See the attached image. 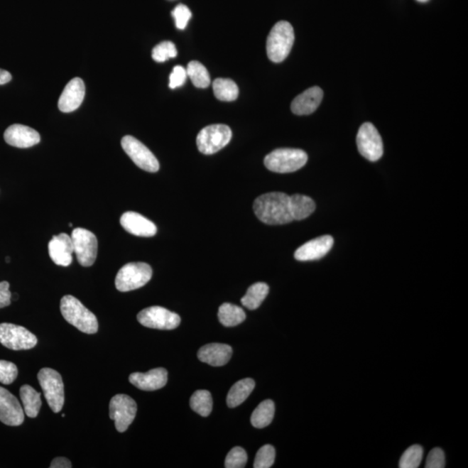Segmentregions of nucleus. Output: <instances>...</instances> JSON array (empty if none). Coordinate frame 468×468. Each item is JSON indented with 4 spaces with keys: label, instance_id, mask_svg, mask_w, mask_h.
Returning a JSON list of instances; mask_svg holds the SVG:
<instances>
[{
    "label": "nucleus",
    "instance_id": "obj_1",
    "mask_svg": "<svg viewBox=\"0 0 468 468\" xmlns=\"http://www.w3.org/2000/svg\"><path fill=\"white\" fill-rule=\"evenodd\" d=\"M258 219L267 225H285L293 222L290 210V196L281 192H267L254 203Z\"/></svg>",
    "mask_w": 468,
    "mask_h": 468
},
{
    "label": "nucleus",
    "instance_id": "obj_2",
    "mask_svg": "<svg viewBox=\"0 0 468 468\" xmlns=\"http://www.w3.org/2000/svg\"><path fill=\"white\" fill-rule=\"evenodd\" d=\"M60 310L65 320L80 332L95 334L98 330L97 317L77 298L66 295L62 298Z\"/></svg>",
    "mask_w": 468,
    "mask_h": 468
},
{
    "label": "nucleus",
    "instance_id": "obj_3",
    "mask_svg": "<svg viewBox=\"0 0 468 468\" xmlns=\"http://www.w3.org/2000/svg\"><path fill=\"white\" fill-rule=\"evenodd\" d=\"M294 30L289 22L281 21L270 31L266 52L271 61L281 62L288 57L294 44Z\"/></svg>",
    "mask_w": 468,
    "mask_h": 468
},
{
    "label": "nucleus",
    "instance_id": "obj_4",
    "mask_svg": "<svg viewBox=\"0 0 468 468\" xmlns=\"http://www.w3.org/2000/svg\"><path fill=\"white\" fill-rule=\"evenodd\" d=\"M308 160V154L301 149L278 148L267 155L263 163L271 172L286 174L302 168Z\"/></svg>",
    "mask_w": 468,
    "mask_h": 468
},
{
    "label": "nucleus",
    "instance_id": "obj_5",
    "mask_svg": "<svg viewBox=\"0 0 468 468\" xmlns=\"http://www.w3.org/2000/svg\"><path fill=\"white\" fill-rule=\"evenodd\" d=\"M152 274L151 266L146 263H129L118 271L115 281L116 289L123 293L139 289L151 281Z\"/></svg>",
    "mask_w": 468,
    "mask_h": 468
},
{
    "label": "nucleus",
    "instance_id": "obj_6",
    "mask_svg": "<svg viewBox=\"0 0 468 468\" xmlns=\"http://www.w3.org/2000/svg\"><path fill=\"white\" fill-rule=\"evenodd\" d=\"M38 379L50 408L54 413L60 412L65 404V387L60 374L44 368L38 372Z\"/></svg>",
    "mask_w": 468,
    "mask_h": 468
},
{
    "label": "nucleus",
    "instance_id": "obj_7",
    "mask_svg": "<svg viewBox=\"0 0 468 468\" xmlns=\"http://www.w3.org/2000/svg\"><path fill=\"white\" fill-rule=\"evenodd\" d=\"M232 136L233 134L227 125H210L200 131L196 143L200 153L212 155L225 148L230 143Z\"/></svg>",
    "mask_w": 468,
    "mask_h": 468
},
{
    "label": "nucleus",
    "instance_id": "obj_8",
    "mask_svg": "<svg viewBox=\"0 0 468 468\" xmlns=\"http://www.w3.org/2000/svg\"><path fill=\"white\" fill-rule=\"evenodd\" d=\"M0 343L13 351H22L34 348L38 338L22 326L3 322L0 324Z\"/></svg>",
    "mask_w": 468,
    "mask_h": 468
},
{
    "label": "nucleus",
    "instance_id": "obj_9",
    "mask_svg": "<svg viewBox=\"0 0 468 468\" xmlns=\"http://www.w3.org/2000/svg\"><path fill=\"white\" fill-rule=\"evenodd\" d=\"M72 239L74 253L77 261L85 267L92 266L97 256V239L92 232L84 228H76L70 236Z\"/></svg>",
    "mask_w": 468,
    "mask_h": 468
},
{
    "label": "nucleus",
    "instance_id": "obj_10",
    "mask_svg": "<svg viewBox=\"0 0 468 468\" xmlns=\"http://www.w3.org/2000/svg\"><path fill=\"white\" fill-rule=\"evenodd\" d=\"M121 147L134 163L143 170L156 173L160 169L158 160L143 143L131 136H126L121 139Z\"/></svg>",
    "mask_w": 468,
    "mask_h": 468
},
{
    "label": "nucleus",
    "instance_id": "obj_11",
    "mask_svg": "<svg viewBox=\"0 0 468 468\" xmlns=\"http://www.w3.org/2000/svg\"><path fill=\"white\" fill-rule=\"evenodd\" d=\"M136 403L131 396L116 395L110 401L109 417L115 422L118 432H124L128 430L136 418Z\"/></svg>",
    "mask_w": 468,
    "mask_h": 468
},
{
    "label": "nucleus",
    "instance_id": "obj_12",
    "mask_svg": "<svg viewBox=\"0 0 468 468\" xmlns=\"http://www.w3.org/2000/svg\"><path fill=\"white\" fill-rule=\"evenodd\" d=\"M357 144L360 154L369 160H379L383 155V140L379 131L371 123L361 126L357 136Z\"/></svg>",
    "mask_w": 468,
    "mask_h": 468
},
{
    "label": "nucleus",
    "instance_id": "obj_13",
    "mask_svg": "<svg viewBox=\"0 0 468 468\" xmlns=\"http://www.w3.org/2000/svg\"><path fill=\"white\" fill-rule=\"evenodd\" d=\"M137 320L145 327L165 330L176 329L180 324L178 314L160 306H152L141 310L137 315Z\"/></svg>",
    "mask_w": 468,
    "mask_h": 468
},
{
    "label": "nucleus",
    "instance_id": "obj_14",
    "mask_svg": "<svg viewBox=\"0 0 468 468\" xmlns=\"http://www.w3.org/2000/svg\"><path fill=\"white\" fill-rule=\"evenodd\" d=\"M23 420L21 403L7 389L0 387V422L8 426H19Z\"/></svg>",
    "mask_w": 468,
    "mask_h": 468
},
{
    "label": "nucleus",
    "instance_id": "obj_15",
    "mask_svg": "<svg viewBox=\"0 0 468 468\" xmlns=\"http://www.w3.org/2000/svg\"><path fill=\"white\" fill-rule=\"evenodd\" d=\"M334 239L330 235H324L312 239L295 251L294 257L298 261H312L325 257L332 249Z\"/></svg>",
    "mask_w": 468,
    "mask_h": 468
},
{
    "label": "nucleus",
    "instance_id": "obj_16",
    "mask_svg": "<svg viewBox=\"0 0 468 468\" xmlns=\"http://www.w3.org/2000/svg\"><path fill=\"white\" fill-rule=\"evenodd\" d=\"M85 96V85L81 78H73L65 86L58 100V108L64 113L75 111L80 107Z\"/></svg>",
    "mask_w": 468,
    "mask_h": 468
},
{
    "label": "nucleus",
    "instance_id": "obj_17",
    "mask_svg": "<svg viewBox=\"0 0 468 468\" xmlns=\"http://www.w3.org/2000/svg\"><path fill=\"white\" fill-rule=\"evenodd\" d=\"M7 144L19 148L35 146L40 141V135L35 129L21 124L10 126L4 134Z\"/></svg>",
    "mask_w": 468,
    "mask_h": 468
},
{
    "label": "nucleus",
    "instance_id": "obj_18",
    "mask_svg": "<svg viewBox=\"0 0 468 468\" xmlns=\"http://www.w3.org/2000/svg\"><path fill=\"white\" fill-rule=\"evenodd\" d=\"M120 223L128 233L140 237H153L157 233L155 224L138 212H124L121 215Z\"/></svg>",
    "mask_w": 468,
    "mask_h": 468
},
{
    "label": "nucleus",
    "instance_id": "obj_19",
    "mask_svg": "<svg viewBox=\"0 0 468 468\" xmlns=\"http://www.w3.org/2000/svg\"><path fill=\"white\" fill-rule=\"evenodd\" d=\"M129 381L141 391H157L167 384L168 371L163 368H157L147 373H133L129 376Z\"/></svg>",
    "mask_w": 468,
    "mask_h": 468
},
{
    "label": "nucleus",
    "instance_id": "obj_20",
    "mask_svg": "<svg viewBox=\"0 0 468 468\" xmlns=\"http://www.w3.org/2000/svg\"><path fill=\"white\" fill-rule=\"evenodd\" d=\"M74 247L72 237L66 234L54 236L49 243V254L58 266H69L72 262Z\"/></svg>",
    "mask_w": 468,
    "mask_h": 468
},
{
    "label": "nucleus",
    "instance_id": "obj_21",
    "mask_svg": "<svg viewBox=\"0 0 468 468\" xmlns=\"http://www.w3.org/2000/svg\"><path fill=\"white\" fill-rule=\"evenodd\" d=\"M324 97V92L320 87L310 88L293 101L290 109L296 115L304 116L316 111Z\"/></svg>",
    "mask_w": 468,
    "mask_h": 468
},
{
    "label": "nucleus",
    "instance_id": "obj_22",
    "mask_svg": "<svg viewBox=\"0 0 468 468\" xmlns=\"http://www.w3.org/2000/svg\"><path fill=\"white\" fill-rule=\"evenodd\" d=\"M233 355L231 346L223 344H210L203 346L198 352V359L214 367L226 365Z\"/></svg>",
    "mask_w": 468,
    "mask_h": 468
},
{
    "label": "nucleus",
    "instance_id": "obj_23",
    "mask_svg": "<svg viewBox=\"0 0 468 468\" xmlns=\"http://www.w3.org/2000/svg\"><path fill=\"white\" fill-rule=\"evenodd\" d=\"M254 388L255 381L253 379H246L237 381L228 392L227 397V406L231 408L239 406L249 398Z\"/></svg>",
    "mask_w": 468,
    "mask_h": 468
},
{
    "label": "nucleus",
    "instance_id": "obj_24",
    "mask_svg": "<svg viewBox=\"0 0 468 468\" xmlns=\"http://www.w3.org/2000/svg\"><path fill=\"white\" fill-rule=\"evenodd\" d=\"M316 209V204L312 198L306 195H294L290 196V210L293 220L305 219Z\"/></svg>",
    "mask_w": 468,
    "mask_h": 468
},
{
    "label": "nucleus",
    "instance_id": "obj_25",
    "mask_svg": "<svg viewBox=\"0 0 468 468\" xmlns=\"http://www.w3.org/2000/svg\"><path fill=\"white\" fill-rule=\"evenodd\" d=\"M21 398L26 415L30 418L37 417L42 405L40 393L35 391L30 385H23L21 388Z\"/></svg>",
    "mask_w": 468,
    "mask_h": 468
},
{
    "label": "nucleus",
    "instance_id": "obj_26",
    "mask_svg": "<svg viewBox=\"0 0 468 468\" xmlns=\"http://www.w3.org/2000/svg\"><path fill=\"white\" fill-rule=\"evenodd\" d=\"M269 293V286L266 283H255L251 285L241 298V304L251 310H256L261 306Z\"/></svg>",
    "mask_w": 468,
    "mask_h": 468
},
{
    "label": "nucleus",
    "instance_id": "obj_27",
    "mask_svg": "<svg viewBox=\"0 0 468 468\" xmlns=\"http://www.w3.org/2000/svg\"><path fill=\"white\" fill-rule=\"evenodd\" d=\"M219 320L227 327H233L241 324L246 320V313L244 310L235 305L225 303L220 305L218 313Z\"/></svg>",
    "mask_w": 468,
    "mask_h": 468
},
{
    "label": "nucleus",
    "instance_id": "obj_28",
    "mask_svg": "<svg viewBox=\"0 0 468 468\" xmlns=\"http://www.w3.org/2000/svg\"><path fill=\"white\" fill-rule=\"evenodd\" d=\"M274 414L275 405L273 401H263L251 414V425L256 428H266L273 422Z\"/></svg>",
    "mask_w": 468,
    "mask_h": 468
},
{
    "label": "nucleus",
    "instance_id": "obj_29",
    "mask_svg": "<svg viewBox=\"0 0 468 468\" xmlns=\"http://www.w3.org/2000/svg\"><path fill=\"white\" fill-rule=\"evenodd\" d=\"M214 96L217 99L224 102H232L237 99L239 88L236 82L228 78H217L212 84Z\"/></svg>",
    "mask_w": 468,
    "mask_h": 468
},
{
    "label": "nucleus",
    "instance_id": "obj_30",
    "mask_svg": "<svg viewBox=\"0 0 468 468\" xmlns=\"http://www.w3.org/2000/svg\"><path fill=\"white\" fill-rule=\"evenodd\" d=\"M187 77L196 88L205 89L210 85L211 78L205 66L198 61H192L187 67Z\"/></svg>",
    "mask_w": 468,
    "mask_h": 468
},
{
    "label": "nucleus",
    "instance_id": "obj_31",
    "mask_svg": "<svg viewBox=\"0 0 468 468\" xmlns=\"http://www.w3.org/2000/svg\"><path fill=\"white\" fill-rule=\"evenodd\" d=\"M190 407L200 415L207 417L212 410L211 393L207 391H197L191 396Z\"/></svg>",
    "mask_w": 468,
    "mask_h": 468
},
{
    "label": "nucleus",
    "instance_id": "obj_32",
    "mask_svg": "<svg viewBox=\"0 0 468 468\" xmlns=\"http://www.w3.org/2000/svg\"><path fill=\"white\" fill-rule=\"evenodd\" d=\"M423 450L420 445H413L404 452L399 462L401 468H417L422 463Z\"/></svg>",
    "mask_w": 468,
    "mask_h": 468
},
{
    "label": "nucleus",
    "instance_id": "obj_33",
    "mask_svg": "<svg viewBox=\"0 0 468 468\" xmlns=\"http://www.w3.org/2000/svg\"><path fill=\"white\" fill-rule=\"evenodd\" d=\"M177 49L174 44L170 41L161 42L157 45L152 50V58L156 62H163L168 60L169 58H174L177 56Z\"/></svg>",
    "mask_w": 468,
    "mask_h": 468
},
{
    "label": "nucleus",
    "instance_id": "obj_34",
    "mask_svg": "<svg viewBox=\"0 0 468 468\" xmlns=\"http://www.w3.org/2000/svg\"><path fill=\"white\" fill-rule=\"evenodd\" d=\"M276 457V451L271 445L263 446L258 451L254 461V468H270L273 465Z\"/></svg>",
    "mask_w": 468,
    "mask_h": 468
},
{
    "label": "nucleus",
    "instance_id": "obj_35",
    "mask_svg": "<svg viewBox=\"0 0 468 468\" xmlns=\"http://www.w3.org/2000/svg\"><path fill=\"white\" fill-rule=\"evenodd\" d=\"M247 462L246 451L241 447H234L227 455L225 461L227 468H243Z\"/></svg>",
    "mask_w": 468,
    "mask_h": 468
},
{
    "label": "nucleus",
    "instance_id": "obj_36",
    "mask_svg": "<svg viewBox=\"0 0 468 468\" xmlns=\"http://www.w3.org/2000/svg\"><path fill=\"white\" fill-rule=\"evenodd\" d=\"M18 368L11 361L0 360V383L9 385L18 377Z\"/></svg>",
    "mask_w": 468,
    "mask_h": 468
},
{
    "label": "nucleus",
    "instance_id": "obj_37",
    "mask_svg": "<svg viewBox=\"0 0 468 468\" xmlns=\"http://www.w3.org/2000/svg\"><path fill=\"white\" fill-rule=\"evenodd\" d=\"M172 16L175 18L177 28L184 30L186 28L188 21H190L192 13L187 6L179 5L172 11Z\"/></svg>",
    "mask_w": 468,
    "mask_h": 468
},
{
    "label": "nucleus",
    "instance_id": "obj_38",
    "mask_svg": "<svg viewBox=\"0 0 468 468\" xmlns=\"http://www.w3.org/2000/svg\"><path fill=\"white\" fill-rule=\"evenodd\" d=\"M426 468H443L445 467V455L442 450H440L439 447H435L434 450L430 451V453L428 454L426 465Z\"/></svg>",
    "mask_w": 468,
    "mask_h": 468
},
{
    "label": "nucleus",
    "instance_id": "obj_39",
    "mask_svg": "<svg viewBox=\"0 0 468 468\" xmlns=\"http://www.w3.org/2000/svg\"><path fill=\"white\" fill-rule=\"evenodd\" d=\"M187 77V70L183 66L177 65L169 77V87L175 89L185 84Z\"/></svg>",
    "mask_w": 468,
    "mask_h": 468
},
{
    "label": "nucleus",
    "instance_id": "obj_40",
    "mask_svg": "<svg viewBox=\"0 0 468 468\" xmlns=\"http://www.w3.org/2000/svg\"><path fill=\"white\" fill-rule=\"evenodd\" d=\"M9 283L0 282V309L5 308L11 305V293Z\"/></svg>",
    "mask_w": 468,
    "mask_h": 468
},
{
    "label": "nucleus",
    "instance_id": "obj_41",
    "mask_svg": "<svg viewBox=\"0 0 468 468\" xmlns=\"http://www.w3.org/2000/svg\"><path fill=\"white\" fill-rule=\"evenodd\" d=\"M50 468H70L72 467V464L68 459L64 457H58L54 459L50 463Z\"/></svg>",
    "mask_w": 468,
    "mask_h": 468
},
{
    "label": "nucleus",
    "instance_id": "obj_42",
    "mask_svg": "<svg viewBox=\"0 0 468 468\" xmlns=\"http://www.w3.org/2000/svg\"><path fill=\"white\" fill-rule=\"evenodd\" d=\"M11 80V73L0 69V85H6Z\"/></svg>",
    "mask_w": 468,
    "mask_h": 468
},
{
    "label": "nucleus",
    "instance_id": "obj_43",
    "mask_svg": "<svg viewBox=\"0 0 468 468\" xmlns=\"http://www.w3.org/2000/svg\"><path fill=\"white\" fill-rule=\"evenodd\" d=\"M417 1H419L420 3H425V2H428V0H417Z\"/></svg>",
    "mask_w": 468,
    "mask_h": 468
},
{
    "label": "nucleus",
    "instance_id": "obj_44",
    "mask_svg": "<svg viewBox=\"0 0 468 468\" xmlns=\"http://www.w3.org/2000/svg\"><path fill=\"white\" fill-rule=\"evenodd\" d=\"M9 261H10V259L7 257V258H6V261H7V262H9Z\"/></svg>",
    "mask_w": 468,
    "mask_h": 468
}]
</instances>
